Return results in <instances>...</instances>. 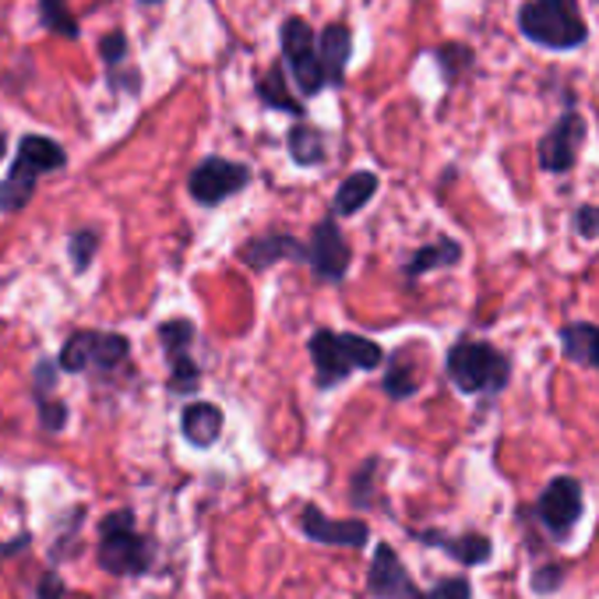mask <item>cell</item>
Returning a JSON list of instances; mask_svg holds the SVG:
<instances>
[{
	"instance_id": "cell-8",
	"label": "cell",
	"mask_w": 599,
	"mask_h": 599,
	"mask_svg": "<svg viewBox=\"0 0 599 599\" xmlns=\"http://www.w3.org/2000/svg\"><path fill=\"white\" fill-rule=\"evenodd\" d=\"M582 512H586V498H582V483L575 477L550 480L536 504V515L543 525H547V533L554 539H568L578 518H582Z\"/></svg>"
},
{
	"instance_id": "cell-29",
	"label": "cell",
	"mask_w": 599,
	"mask_h": 599,
	"mask_svg": "<svg viewBox=\"0 0 599 599\" xmlns=\"http://www.w3.org/2000/svg\"><path fill=\"white\" fill-rule=\"evenodd\" d=\"M560 582H565V568L560 565H543L536 575H533V592H539V596H550V592H557L560 589Z\"/></svg>"
},
{
	"instance_id": "cell-17",
	"label": "cell",
	"mask_w": 599,
	"mask_h": 599,
	"mask_svg": "<svg viewBox=\"0 0 599 599\" xmlns=\"http://www.w3.org/2000/svg\"><path fill=\"white\" fill-rule=\"evenodd\" d=\"M560 350L571 363H586L599 371V324L592 321H568L560 329Z\"/></svg>"
},
{
	"instance_id": "cell-35",
	"label": "cell",
	"mask_w": 599,
	"mask_h": 599,
	"mask_svg": "<svg viewBox=\"0 0 599 599\" xmlns=\"http://www.w3.org/2000/svg\"><path fill=\"white\" fill-rule=\"evenodd\" d=\"M4 152H8V138L0 135V159H4Z\"/></svg>"
},
{
	"instance_id": "cell-1",
	"label": "cell",
	"mask_w": 599,
	"mask_h": 599,
	"mask_svg": "<svg viewBox=\"0 0 599 599\" xmlns=\"http://www.w3.org/2000/svg\"><path fill=\"white\" fill-rule=\"evenodd\" d=\"M311 360H314V374L321 388H335L342 385L353 371H374L385 353L374 339H363L353 332H332V329H318L311 335Z\"/></svg>"
},
{
	"instance_id": "cell-9",
	"label": "cell",
	"mask_w": 599,
	"mask_h": 599,
	"mask_svg": "<svg viewBox=\"0 0 599 599\" xmlns=\"http://www.w3.org/2000/svg\"><path fill=\"white\" fill-rule=\"evenodd\" d=\"M586 145V120L578 117L575 110H568L554 124V131H547L539 138V167L547 173H568L575 162H578V152H582Z\"/></svg>"
},
{
	"instance_id": "cell-10",
	"label": "cell",
	"mask_w": 599,
	"mask_h": 599,
	"mask_svg": "<svg viewBox=\"0 0 599 599\" xmlns=\"http://www.w3.org/2000/svg\"><path fill=\"white\" fill-rule=\"evenodd\" d=\"M350 258L353 250L342 237V229L335 226V220H321L314 226V240H311V265H314V276L321 282H342L350 271Z\"/></svg>"
},
{
	"instance_id": "cell-24",
	"label": "cell",
	"mask_w": 599,
	"mask_h": 599,
	"mask_svg": "<svg viewBox=\"0 0 599 599\" xmlns=\"http://www.w3.org/2000/svg\"><path fill=\"white\" fill-rule=\"evenodd\" d=\"M159 342H162V350H167V360H170V356H180V353H191L194 324H191V321H184V318L159 324Z\"/></svg>"
},
{
	"instance_id": "cell-28",
	"label": "cell",
	"mask_w": 599,
	"mask_h": 599,
	"mask_svg": "<svg viewBox=\"0 0 599 599\" xmlns=\"http://www.w3.org/2000/svg\"><path fill=\"white\" fill-rule=\"evenodd\" d=\"M99 57L106 61V67H110V71L127 57V35H124L120 29H117V32H106L103 40H99Z\"/></svg>"
},
{
	"instance_id": "cell-20",
	"label": "cell",
	"mask_w": 599,
	"mask_h": 599,
	"mask_svg": "<svg viewBox=\"0 0 599 599\" xmlns=\"http://www.w3.org/2000/svg\"><path fill=\"white\" fill-rule=\"evenodd\" d=\"M289 156H293L300 167H318L329 156L324 149V135L318 127H307V124H297L293 131H289Z\"/></svg>"
},
{
	"instance_id": "cell-5",
	"label": "cell",
	"mask_w": 599,
	"mask_h": 599,
	"mask_svg": "<svg viewBox=\"0 0 599 599\" xmlns=\"http://www.w3.org/2000/svg\"><path fill=\"white\" fill-rule=\"evenodd\" d=\"M99 565L110 575H145L152 568V543L138 536L135 512H110L99 525Z\"/></svg>"
},
{
	"instance_id": "cell-27",
	"label": "cell",
	"mask_w": 599,
	"mask_h": 599,
	"mask_svg": "<svg viewBox=\"0 0 599 599\" xmlns=\"http://www.w3.org/2000/svg\"><path fill=\"white\" fill-rule=\"evenodd\" d=\"M438 61H441V67H445V78L451 82V78H459V71H462V67L473 64V53H469L466 46L448 43V46L438 50Z\"/></svg>"
},
{
	"instance_id": "cell-14",
	"label": "cell",
	"mask_w": 599,
	"mask_h": 599,
	"mask_svg": "<svg viewBox=\"0 0 599 599\" xmlns=\"http://www.w3.org/2000/svg\"><path fill=\"white\" fill-rule=\"evenodd\" d=\"M350 57H353V29L346 22L324 25L318 35V61L324 67V75H329V85H342Z\"/></svg>"
},
{
	"instance_id": "cell-30",
	"label": "cell",
	"mask_w": 599,
	"mask_h": 599,
	"mask_svg": "<svg viewBox=\"0 0 599 599\" xmlns=\"http://www.w3.org/2000/svg\"><path fill=\"white\" fill-rule=\"evenodd\" d=\"M473 596V586H469V578H445V582H438L427 599H469Z\"/></svg>"
},
{
	"instance_id": "cell-23",
	"label": "cell",
	"mask_w": 599,
	"mask_h": 599,
	"mask_svg": "<svg viewBox=\"0 0 599 599\" xmlns=\"http://www.w3.org/2000/svg\"><path fill=\"white\" fill-rule=\"evenodd\" d=\"M279 40H282L286 61H293V57H300V53H311V50H314V32H311V25L303 22V18H286Z\"/></svg>"
},
{
	"instance_id": "cell-19",
	"label": "cell",
	"mask_w": 599,
	"mask_h": 599,
	"mask_svg": "<svg viewBox=\"0 0 599 599\" xmlns=\"http://www.w3.org/2000/svg\"><path fill=\"white\" fill-rule=\"evenodd\" d=\"M377 188H381L377 173H371V170L350 173L346 180H342V188L335 191V202H332L335 215H356L377 194Z\"/></svg>"
},
{
	"instance_id": "cell-13",
	"label": "cell",
	"mask_w": 599,
	"mask_h": 599,
	"mask_svg": "<svg viewBox=\"0 0 599 599\" xmlns=\"http://www.w3.org/2000/svg\"><path fill=\"white\" fill-rule=\"evenodd\" d=\"M240 258L247 268L265 271L279 261H311V250H307L300 240L286 237V233H265V237H254L240 247Z\"/></svg>"
},
{
	"instance_id": "cell-6",
	"label": "cell",
	"mask_w": 599,
	"mask_h": 599,
	"mask_svg": "<svg viewBox=\"0 0 599 599\" xmlns=\"http://www.w3.org/2000/svg\"><path fill=\"white\" fill-rule=\"evenodd\" d=\"M131 356V342L117 332H75L61 350V371L85 374L88 367L114 371Z\"/></svg>"
},
{
	"instance_id": "cell-4",
	"label": "cell",
	"mask_w": 599,
	"mask_h": 599,
	"mask_svg": "<svg viewBox=\"0 0 599 599\" xmlns=\"http://www.w3.org/2000/svg\"><path fill=\"white\" fill-rule=\"evenodd\" d=\"M448 377L466 395H498L512 381V363L490 342L462 339L448 350Z\"/></svg>"
},
{
	"instance_id": "cell-36",
	"label": "cell",
	"mask_w": 599,
	"mask_h": 599,
	"mask_svg": "<svg viewBox=\"0 0 599 599\" xmlns=\"http://www.w3.org/2000/svg\"><path fill=\"white\" fill-rule=\"evenodd\" d=\"M141 4H162V0H141Z\"/></svg>"
},
{
	"instance_id": "cell-11",
	"label": "cell",
	"mask_w": 599,
	"mask_h": 599,
	"mask_svg": "<svg viewBox=\"0 0 599 599\" xmlns=\"http://www.w3.org/2000/svg\"><path fill=\"white\" fill-rule=\"evenodd\" d=\"M300 530H303L307 539L329 543V547H353L356 550L371 539L367 522H360V518H329L321 507H303Z\"/></svg>"
},
{
	"instance_id": "cell-18",
	"label": "cell",
	"mask_w": 599,
	"mask_h": 599,
	"mask_svg": "<svg viewBox=\"0 0 599 599\" xmlns=\"http://www.w3.org/2000/svg\"><path fill=\"white\" fill-rule=\"evenodd\" d=\"M459 258H462L459 240H451V237H438L434 244H427V247L416 250L413 258L406 261V279H420L424 271L451 268V265H459Z\"/></svg>"
},
{
	"instance_id": "cell-32",
	"label": "cell",
	"mask_w": 599,
	"mask_h": 599,
	"mask_svg": "<svg viewBox=\"0 0 599 599\" xmlns=\"http://www.w3.org/2000/svg\"><path fill=\"white\" fill-rule=\"evenodd\" d=\"M40 424L46 430H64L67 424V406L64 403H53V398H43L40 403Z\"/></svg>"
},
{
	"instance_id": "cell-25",
	"label": "cell",
	"mask_w": 599,
	"mask_h": 599,
	"mask_svg": "<svg viewBox=\"0 0 599 599\" xmlns=\"http://www.w3.org/2000/svg\"><path fill=\"white\" fill-rule=\"evenodd\" d=\"M385 392L392 398H409L416 392V377H413V367H409L406 353L392 360V371L385 374Z\"/></svg>"
},
{
	"instance_id": "cell-34",
	"label": "cell",
	"mask_w": 599,
	"mask_h": 599,
	"mask_svg": "<svg viewBox=\"0 0 599 599\" xmlns=\"http://www.w3.org/2000/svg\"><path fill=\"white\" fill-rule=\"evenodd\" d=\"M40 599H64V582H61V575L46 571V575L40 578Z\"/></svg>"
},
{
	"instance_id": "cell-21",
	"label": "cell",
	"mask_w": 599,
	"mask_h": 599,
	"mask_svg": "<svg viewBox=\"0 0 599 599\" xmlns=\"http://www.w3.org/2000/svg\"><path fill=\"white\" fill-rule=\"evenodd\" d=\"M258 96H261L265 106H271V110H286V114H293V117H303V103H297L293 93L286 88L282 67H271L268 75L258 82Z\"/></svg>"
},
{
	"instance_id": "cell-31",
	"label": "cell",
	"mask_w": 599,
	"mask_h": 599,
	"mask_svg": "<svg viewBox=\"0 0 599 599\" xmlns=\"http://www.w3.org/2000/svg\"><path fill=\"white\" fill-rule=\"evenodd\" d=\"M57 367L61 363H53V360L35 363V403H43L46 392H53V385H57Z\"/></svg>"
},
{
	"instance_id": "cell-22",
	"label": "cell",
	"mask_w": 599,
	"mask_h": 599,
	"mask_svg": "<svg viewBox=\"0 0 599 599\" xmlns=\"http://www.w3.org/2000/svg\"><path fill=\"white\" fill-rule=\"evenodd\" d=\"M40 22L50 32L64 35V40H78L82 35L75 14H71V8H67V0H40Z\"/></svg>"
},
{
	"instance_id": "cell-15",
	"label": "cell",
	"mask_w": 599,
	"mask_h": 599,
	"mask_svg": "<svg viewBox=\"0 0 599 599\" xmlns=\"http://www.w3.org/2000/svg\"><path fill=\"white\" fill-rule=\"evenodd\" d=\"M416 539H420L424 547H438V550H445L448 557H456L459 565H469V568L483 565V560H490V554H494V543H490V536H480V533H469V536L416 533Z\"/></svg>"
},
{
	"instance_id": "cell-3",
	"label": "cell",
	"mask_w": 599,
	"mask_h": 599,
	"mask_svg": "<svg viewBox=\"0 0 599 599\" xmlns=\"http://www.w3.org/2000/svg\"><path fill=\"white\" fill-rule=\"evenodd\" d=\"M518 29L530 43L547 50H578L589 40L578 0H525L518 8Z\"/></svg>"
},
{
	"instance_id": "cell-26",
	"label": "cell",
	"mask_w": 599,
	"mask_h": 599,
	"mask_svg": "<svg viewBox=\"0 0 599 599\" xmlns=\"http://www.w3.org/2000/svg\"><path fill=\"white\" fill-rule=\"evenodd\" d=\"M67 250H71V265H75V271H85L88 265H93L96 250H99V233L96 229H78L75 237H71Z\"/></svg>"
},
{
	"instance_id": "cell-16",
	"label": "cell",
	"mask_w": 599,
	"mask_h": 599,
	"mask_svg": "<svg viewBox=\"0 0 599 599\" xmlns=\"http://www.w3.org/2000/svg\"><path fill=\"white\" fill-rule=\"evenodd\" d=\"M180 430L194 448H212L223 434V409L212 403H191L180 416Z\"/></svg>"
},
{
	"instance_id": "cell-33",
	"label": "cell",
	"mask_w": 599,
	"mask_h": 599,
	"mask_svg": "<svg viewBox=\"0 0 599 599\" xmlns=\"http://www.w3.org/2000/svg\"><path fill=\"white\" fill-rule=\"evenodd\" d=\"M575 229H578V237L596 240L599 237V208H592V205L578 208L575 212Z\"/></svg>"
},
{
	"instance_id": "cell-7",
	"label": "cell",
	"mask_w": 599,
	"mask_h": 599,
	"mask_svg": "<svg viewBox=\"0 0 599 599\" xmlns=\"http://www.w3.org/2000/svg\"><path fill=\"white\" fill-rule=\"evenodd\" d=\"M247 184H250V170L244 167V162H233V159H223V156L202 159L191 170V177H188L191 197H194L197 205H205V208L223 205L226 197L240 194Z\"/></svg>"
},
{
	"instance_id": "cell-12",
	"label": "cell",
	"mask_w": 599,
	"mask_h": 599,
	"mask_svg": "<svg viewBox=\"0 0 599 599\" xmlns=\"http://www.w3.org/2000/svg\"><path fill=\"white\" fill-rule=\"evenodd\" d=\"M367 589L377 599H427L424 592H416L409 571L403 568V560H398V554L388 547V543H377V547H374V565H371Z\"/></svg>"
},
{
	"instance_id": "cell-2",
	"label": "cell",
	"mask_w": 599,
	"mask_h": 599,
	"mask_svg": "<svg viewBox=\"0 0 599 599\" xmlns=\"http://www.w3.org/2000/svg\"><path fill=\"white\" fill-rule=\"evenodd\" d=\"M64 167H67V152L57 141L43 135H25L18 141V159L11 162V173L0 180V215L22 212L35 194V180Z\"/></svg>"
}]
</instances>
